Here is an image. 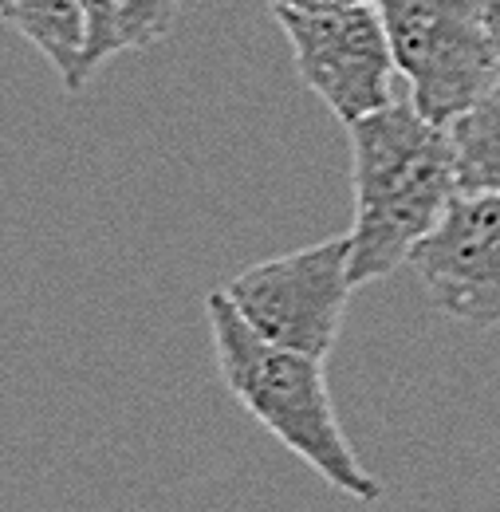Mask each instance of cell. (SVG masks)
<instances>
[{
    "instance_id": "6da1fadb",
    "label": "cell",
    "mask_w": 500,
    "mask_h": 512,
    "mask_svg": "<svg viewBox=\"0 0 500 512\" xmlns=\"http://www.w3.org/2000/svg\"><path fill=\"white\" fill-rule=\"evenodd\" d=\"M351 142V284L367 288L410 264L414 249L461 197L449 127L430 123L410 99H394L347 127Z\"/></svg>"
},
{
    "instance_id": "7a4b0ae2",
    "label": "cell",
    "mask_w": 500,
    "mask_h": 512,
    "mask_svg": "<svg viewBox=\"0 0 500 512\" xmlns=\"http://www.w3.org/2000/svg\"><path fill=\"white\" fill-rule=\"evenodd\" d=\"M205 320L213 331L217 371L225 390L280 446L308 461L331 489L347 493L359 505H378L386 497V485L359 461L355 446L347 442L327 390L323 363L260 339L241 320L225 288L205 296Z\"/></svg>"
},
{
    "instance_id": "3957f363",
    "label": "cell",
    "mask_w": 500,
    "mask_h": 512,
    "mask_svg": "<svg viewBox=\"0 0 500 512\" xmlns=\"http://www.w3.org/2000/svg\"><path fill=\"white\" fill-rule=\"evenodd\" d=\"M390 56L410 83V103L438 127H453L500 79L481 0H371Z\"/></svg>"
},
{
    "instance_id": "277c9868",
    "label": "cell",
    "mask_w": 500,
    "mask_h": 512,
    "mask_svg": "<svg viewBox=\"0 0 500 512\" xmlns=\"http://www.w3.org/2000/svg\"><path fill=\"white\" fill-rule=\"evenodd\" d=\"M351 241L331 237L296 253L249 264L225 296L252 331L276 347L327 359L339 343L351 300Z\"/></svg>"
},
{
    "instance_id": "5b68a950",
    "label": "cell",
    "mask_w": 500,
    "mask_h": 512,
    "mask_svg": "<svg viewBox=\"0 0 500 512\" xmlns=\"http://www.w3.org/2000/svg\"><path fill=\"white\" fill-rule=\"evenodd\" d=\"M292 44L296 75L343 127L394 103V56L378 8L347 4L323 12H272Z\"/></svg>"
},
{
    "instance_id": "8992f818",
    "label": "cell",
    "mask_w": 500,
    "mask_h": 512,
    "mask_svg": "<svg viewBox=\"0 0 500 512\" xmlns=\"http://www.w3.org/2000/svg\"><path fill=\"white\" fill-rule=\"evenodd\" d=\"M441 316L481 331L500 327V193H461L410 256Z\"/></svg>"
},
{
    "instance_id": "52a82bcc",
    "label": "cell",
    "mask_w": 500,
    "mask_h": 512,
    "mask_svg": "<svg viewBox=\"0 0 500 512\" xmlns=\"http://www.w3.org/2000/svg\"><path fill=\"white\" fill-rule=\"evenodd\" d=\"M178 8L182 0H83V87L107 60L158 44L170 32Z\"/></svg>"
},
{
    "instance_id": "ba28073f",
    "label": "cell",
    "mask_w": 500,
    "mask_h": 512,
    "mask_svg": "<svg viewBox=\"0 0 500 512\" xmlns=\"http://www.w3.org/2000/svg\"><path fill=\"white\" fill-rule=\"evenodd\" d=\"M0 24L60 71L67 95L83 91V0H0Z\"/></svg>"
},
{
    "instance_id": "9c48e42d",
    "label": "cell",
    "mask_w": 500,
    "mask_h": 512,
    "mask_svg": "<svg viewBox=\"0 0 500 512\" xmlns=\"http://www.w3.org/2000/svg\"><path fill=\"white\" fill-rule=\"evenodd\" d=\"M449 134L461 193H500V79L473 111L449 127Z\"/></svg>"
},
{
    "instance_id": "30bf717a",
    "label": "cell",
    "mask_w": 500,
    "mask_h": 512,
    "mask_svg": "<svg viewBox=\"0 0 500 512\" xmlns=\"http://www.w3.org/2000/svg\"><path fill=\"white\" fill-rule=\"evenodd\" d=\"M272 12H323V8H347V4H367V0H264Z\"/></svg>"
},
{
    "instance_id": "8fae6325",
    "label": "cell",
    "mask_w": 500,
    "mask_h": 512,
    "mask_svg": "<svg viewBox=\"0 0 500 512\" xmlns=\"http://www.w3.org/2000/svg\"><path fill=\"white\" fill-rule=\"evenodd\" d=\"M481 12H485V28H489V40L500 56V0H481Z\"/></svg>"
}]
</instances>
